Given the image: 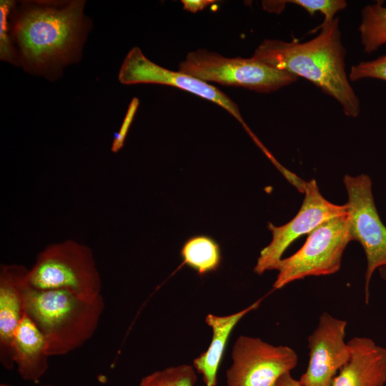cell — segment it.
Instances as JSON below:
<instances>
[{"instance_id": "30bf717a", "label": "cell", "mask_w": 386, "mask_h": 386, "mask_svg": "<svg viewBox=\"0 0 386 386\" xmlns=\"http://www.w3.org/2000/svg\"><path fill=\"white\" fill-rule=\"evenodd\" d=\"M118 78L124 84H158L189 91L220 106L237 119L247 131L249 129L237 104L218 88L179 71L169 70L154 63L137 46L126 56Z\"/></svg>"}, {"instance_id": "6da1fadb", "label": "cell", "mask_w": 386, "mask_h": 386, "mask_svg": "<svg viewBox=\"0 0 386 386\" xmlns=\"http://www.w3.org/2000/svg\"><path fill=\"white\" fill-rule=\"evenodd\" d=\"M84 1L14 3L9 31L19 65L49 75L76 60L88 27Z\"/></svg>"}, {"instance_id": "484cf974", "label": "cell", "mask_w": 386, "mask_h": 386, "mask_svg": "<svg viewBox=\"0 0 386 386\" xmlns=\"http://www.w3.org/2000/svg\"><path fill=\"white\" fill-rule=\"evenodd\" d=\"M0 386H12V385H7V384H4V383H1V384L0 385ZM40 386H54V385H40Z\"/></svg>"}, {"instance_id": "e0dca14e", "label": "cell", "mask_w": 386, "mask_h": 386, "mask_svg": "<svg viewBox=\"0 0 386 386\" xmlns=\"http://www.w3.org/2000/svg\"><path fill=\"white\" fill-rule=\"evenodd\" d=\"M359 32L363 50L370 54L386 44V7L383 1L363 8Z\"/></svg>"}, {"instance_id": "277c9868", "label": "cell", "mask_w": 386, "mask_h": 386, "mask_svg": "<svg viewBox=\"0 0 386 386\" xmlns=\"http://www.w3.org/2000/svg\"><path fill=\"white\" fill-rule=\"evenodd\" d=\"M25 282L35 290H66L86 300L102 295V279L91 249L71 239L41 251Z\"/></svg>"}, {"instance_id": "ffe728a7", "label": "cell", "mask_w": 386, "mask_h": 386, "mask_svg": "<svg viewBox=\"0 0 386 386\" xmlns=\"http://www.w3.org/2000/svg\"><path fill=\"white\" fill-rule=\"evenodd\" d=\"M284 4H292L297 5L309 13L310 16L317 12L324 16L323 21L334 19L335 14L345 9L347 4L344 0H290L283 1Z\"/></svg>"}, {"instance_id": "5b68a950", "label": "cell", "mask_w": 386, "mask_h": 386, "mask_svg": "<svg viewBox=\"0 0 386 386\" xmlns=\"http://www.w3.org/2000/svg\"><path fill=\"white\" fill-rule=\"evenodd\" d=\"M179 71L205 82L242 86L259 93L274 91L298 77L251 58H228L204 49L187 54Z\"/></svg>"}, {"instance_id": "ba28073f", "label": "cell", "mask_w": 386, "mask_h": 386, "mask_svg": "<svg viewBox=\"0 0 386 386\" xmlns=\"http://www.w3.org/2000/svg\"><path fill=\"white\" fill-rule=\"evenodd\" d=\"M232 362L226 372L227 386H275L297 366L298 355L289 346L241 335L234 344Z\"/></svg>"}, {"instance_id": "cb8c5ba5", "label": "cell", "mask_w": 386, "mask_h": 386, "mask_svg": "<svg viewBox=\"0 0 386 386\" xmlns=\"http://www.w3.org/2000/svg\"><path fill=\"white\" fill-rule=\"evenodd\" d=\"M275 386H302L299 380L295 379L291 373H287L279 378Z\"/></svg>"}, {"instance_id": "d6986e66", "label": "cell", "mask_w": 386, "mask_h": 386, "mask_svg": "<svg viewBox=\"0 0 386 386\" xmlns=\"http://www.w3.org/2000/svg\"><path fill=\"white\" fill-rule=\"evenodd\" d=\"M14 1H1L0 4V56L1 59L19 65L17 56L9 31V14Z\"/></svg>"}, {"instance_id": "8fae6325", "label": "cell", "mask_w": 386, "mask_h": 386, "mask_svg": "<svg viewBox=\"0 0 386 386\" xmlns=\"http://www.w3.org/2000/svg\"><path fill=\"white\" fill-rule=\"evenodd\" d=\"M347 321L327 312L320 316L317 326L307 338L309 361L299 381L302 386H331L350 358L345 342Z\"/></svg>"}, {"instance_id": "7a4b0ae2", "label": "cell", "mask_w": 386, "mask_h": 386, "mask_svg": "<svg viewBox=\"0 0 386 386\" xmlns=\"http://www.w3.org/2000/svg\"><path fill=\"white\" fill-rule=\"evenodd\" d=\"M339 18L322 21L318 35L305 42L265 39L252 58L310 81L339 102L344 114L357 117L360 103L345 70V49Z\"/></svg>"}, {"instance_id": "9a60e30c", "label": "cell", "mask_w": 386, "mask_h": 386, "mask_svg": "<svg viewBox=\"0 0 386 386\" xmlns=\"http://www.w3.org/2000/svg\"><path fill=\"white\" fill-rule=\"evenodd\" d=\"M13 352L22 379L38 382L47 371L49 355L45 338L26 312L14 335Z\"/></svg>"}, {"instance_id": "5bb4252c", "label": "cell", "mask_w": 386, "mask_h": 386, "mask_svg": "<svg viewBox=\"0 0 386 386\" xmlns=\"http://www.w3.org/2000/svg\"><path fill=\"white\" fill-rule=\"evenodd\" d=\"M263 298L246 308L224 316L208 314L205 322L211 327L212 336L207 349L193 360V367L200 374L206 386H217V373L222 364L229 339L238 322L248 313L257 310Z\"/></svg>"}, {"instance_id": "603a6c76", "label": "cell", "mask_w": 386, "mask_h": 386, "mask_svg": "<svg viewBox=\"0 0 386 386\" xmlns=\"http://www.w3.org/2000/svg\"><path fill=\"white\" fill-rule=\"evenodd\" d=\"M214 2V0H182L184 9L192 13L203 10Z\"/></svg>"}, {"instance_id": "3957f363", "label": "cell", "mask_w": 386, "mask_h": 386, "mask_svg": "<svg viewBox=\"0 0 386 386\" xmlns=\"http://www.w3.org/2000/svg\"><path fill=\"white\" fill-rule=\"evenodd\" d=\"M21 294L24 311L44 335L49 357L66 355L87 342L104 309L102 295L86 300L66 290H35L26 282Z\"/></svg>"}, {"instance_id": "44dd1931", "label": "cell", "mask_w": 386, "mask_h": 386, "mask_svg": "<svg viewBox=\"0 0 386 386\" xmlns=\"http://www.w3.org/2000/svg\"><path fill=\"white\" fill-rule=\"evenodd\" d=\"M348 77L352 81L365 78L386 81V53L375 59L352 66Z\"/></svg>"}, {"instance_id": "ac0fdd59", "label": "cell", "mask_w": 386, "mask_h": 386, "mask_svg": "<svg viewBox=\"0 0 386 386\" xmlns=\"http://www.w3.org/2000/svg\"><path fill=\"white\" fill-rule=\"evenodd\" d=\"M196 382L197 372L194 367L179 365L143 377L138 386H195Z\"/></svg>"}, {"instance_id": "7c38bea8", "label": "cell", "mask_w": 386, "mask_h": 386, "mask_svg": "<svg viewBox=\"0 0 386 386\" xmlns=\"http://www.w3.org/2000/svg\"><path fill=\"white\" fill-rule=\"evenodd\" d=\"M28 270L19 264L0 267V361L6 370L14 365L13 342L25 313L21 287Z\"/></svg>"}, {"instance_id": "d4e9b609", "label": "cell", "mask_w": 386, "mask_h": 386, "mask_svg": "<svg viewBox=\"0 0 386 386\" xmlns=\"http://www.w3.org/2000/svg\"><path fill=\"white\" fill-rule=\"evenodd\" d=\"M378 270L382 279L386 281V267H381Z\"/></svg>"}, {"instance_id": "7402d4cb", "label": "cell", "mask_w": 386, "mask_h": 386, "mask_svg": "<svg viewBox=\"0 0 386 386\" xmlns=\"http://www.w3.org/2000/svg\"><path fill=\"white\" fill-rule=\"evenodd\" d=\"M139 104V101L136 97L133 98L131 101L119 130L114 137L112 144V151L113 152H117L123 147L125 138L136 114Z\"/></svg>"}, {"instance_id": "4fadbf2b", "label": "cell", "mask_w": 386, "mask_h": 386, "mask_svg": "<svg viewBox=\"0 0 386 386\" xmlns=\"http://www.w3.org/2000/svg\"><path fill=\"white\" fill-rule=\"evenodd\" d=\"M347 344L350 358L331 386H385L386 348L367 337H354Z\"/></svg>"}, {"instance_id": "2e32d148", "label": "cell", "mask_w": 386, "mask_h": 386, "mask_svg": "<svg viewBox=\"0 0 386 386\" xmlns=\"http://www.w3.org/2000/svg\"><path fill=\"white\" fill-rule=\"evenodd\" d=\"M180 254L183 264L199 275L217 271L222 262L219 244L207 235L189 237L183 244Z\"/></svg>"}, {"instance_id": "9c48e42d", "label": "cell", "mask_w": 386, "mask_h": 386, "mask_svg": "<svg viewBox=\"0 0 386 386\" xmlns=\"http://www.w3.org/2000/svg\"><path fill=\"white\" fill-rule=\"evenodd\" d=\"M304 193L302 205L290 221L281 226L268 223L272 237L269 244L260 251L254 267L256 274L276 269L283 254L295 240L309 234L327 220L347 214L346 204H336L323 197L315 179L306 182Z\"/></svg>"}, {"instance_id": "52a82bcc", "label": "cell", "mask_w": 386, "mask_h": 386, "mask_svg": "<svg viewBox=\"0 0 386 386\" xmlns=\"http://www.w3.org/2000/svg\"><path fill=\"white\" fill-rule=\"evenodd\" d=\"M343 184L347 191V213L352 240L362 247L367 267L365 274V299L368 303L370 284L374 272L386 267V226L376 208L372 182L367 174H346Z\"/></svg>"}, {"instance_id": "8992f818", "label": "cell", "mask_w": 386, "mask_h": 386, "mask_svg": "<svg viewBox=\"0 0 386 386\" xmlns=\"http://www.w3.org/2000/svg\"><path fill=\"white\" fill-rule=\"evenodd\" d=\"M352 241L348 213L321 224L307 236L304 244L291 256L282 258L274 290L311 276L330 275L340 268L342 258Z\"/></svg>"}]
</instances>
